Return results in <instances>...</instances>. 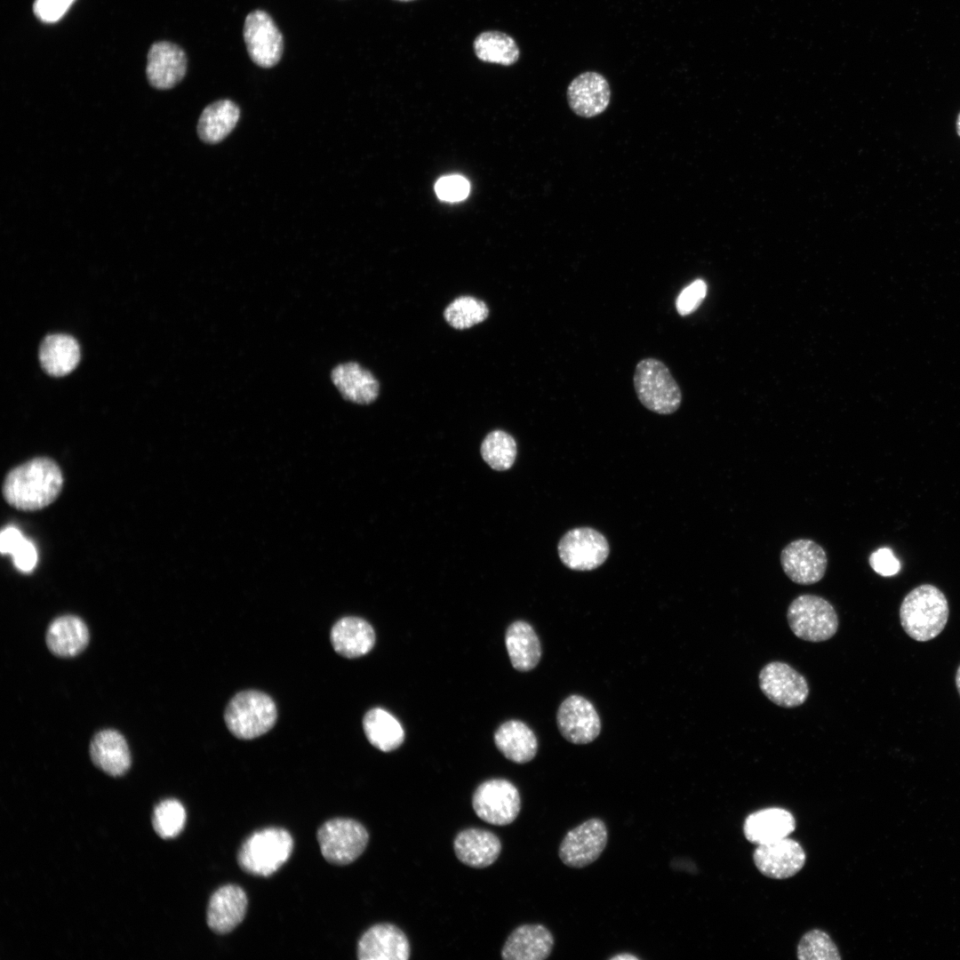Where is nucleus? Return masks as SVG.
Listing matches in <instances>:
<instances>
[{"mask_svg": "<svg viewBox=\"0 0 960 960\" xmlns=\"http://www.w3.org/2000/svg\"><path fill=\"white\" fill-rule=\"evenodd\" d=\"M757 869L773 879H786L797 874L804 866L806 855L802 845L788 836L758 844L753 852Z\"/></svg>", "mask_w": 960, "mask_h": 960, "instance_id": "nucleus-15", "label": "nucleus"}, {"mask_svg": "<svg viewBox=\"0 0 960 960\" xmlns=\"http://www.w3.org/2000/svg\"><path fill=\"white\" fill-rule=\"evenodd\" d=\"M244 39L250 58L258 66L271 68L280 60L284 50L283 36L266 12L256 10L246 16Z\"/></svg>", "mask_w": 960, "mask_h": 960, "instance_id": "nucleus-12", "label": "nucleus"}, {"mask_svg": "<svg viewBox=\"0 0 960 960\" xmlns=\"http://www.w3.org/2000/svg\"><path fill=\"white\" fill-rule=\"evenodd\" d=\"M11 556L14 565L23 572H30L36 565V548L27 538L22 540Z\"/></svg>", "mask_w": 960, "mask_h": 960, "instance_id": "nucleus-41", "label": "nucleus"}, {"mask_svg": "<svg viewBox=\"0 0 960 960\" xmlns=\"http://www.w3.org/2000/svg\"><path fill=\"white\" fill-rule=\"evenodd\" d=\"M607 842L608 829L604 821L591 818L565 834L559 845L558 855L567 867L581 868L600 857Z\"/></svg>", "mask_w": 960, "mask_h": 960, "instance_id": "nucleus-9", "label": "nucleus"}, {"mask_svg": "<svg viewBox=\"0 0 960 960\" xmlns=\"http://www.w3.org/2000/svg\"><path fill=\"white\" fill-rule=\"evenodd\" d=\"M484 460L495 470L510 468L516 460L517 448L514 437L503 430H493L482 442L480 448Z\"/></svg>", "mask_w": 960, "mask_h": 960, "instance_id": "nucleus-33", "label": "nucleus"}, {"mask_svg": "<svg viewBox=\"0 0 960 960\" xmlns=\"http://www.w3.org/2000/svg\"><path fill=\"white\" fill-rule=\"evenodd\" d=\"M247 904L246 893L240 886L225 884L220 887L209 900L208 926L219 934L230 932L243 921Z\"/></svg>", "mask_w": 960, "mask_h": 960, "instance_id": "nucleus-19", "label": "nucleus"}, {"mask_svg": "<svg viewBox=\"0 0 960 960\" xmlns=\"http://www.w3.org/2000/svg\"><path fill=\"white\" fill-rule=\"evenodd\" d=\"M317 841L322 855L328 862L347 865L365 850L369 834L357 820L337 818L325 821L319 828Z\"/></svg>", "mask_w": 960, "mask_h": 960, "instance_id": "nucleus-7", "label": "nucleus"}, {"mask_svg": "<svg viewBox=\"0 0 960 960\" xmlns=\"http://www.w3.org/2000/svg\"><path fill=\"white\" fill-rule=\"evenodd\" d=\"M331 643L334 651L348 659L368 653L375 644V632L372 625L358 617H344L332 628Z\"/></svg>", "mask_w": 960, "mask_h": 960, "instance_id": "nucleus-24", "label": "nucleus"}, {"mask_svg": "<svg viewBox=\"0 0 960 960\" xmlns=\"http://www.w3.org/2000/svg\"><path fill=\"white\" fill-rule=\"evenodd\" d=\"M474 50L481 60L506 66L516 62L520 53L515 40L498 31L480 34L474 42Z\"/></svg>", "mask_w": 960, "mask_h": 960, "instance_id": "nucleus-32", "label": "nucleus"}, {"mask_svg": "<svg viewBox=\"0 0 960 960\" xmlns=\"http://www.w3.org/2000/svg\"><path fill=\"white\" fill-rule=\"evenodd\" d=\"M758 684L768 700L786 708L803 705L810 692L806 678L783 661L765 664L759 672Z\"/></svg>", "mask_w": 960, "mask_h": 960, "instance_id": "nucleus-10", "label": "nucleus"}, {"mask_svg": "<svg viewBox=\"0 0 960 960\" xmlns=\"http://www.w3.org/2000/svg\"><path fill=\"white\" fill-rule=\"evenodd\" d=\"M185 822V808L176 799L164 800L154 810L152 825L156 833L164 839L177 836L184 828Z\"/></svg>", "mask_w": 960, "mask_h": 960, "instance_id": "nucleus-35", "label": "nucleus"}, {"mask_svg": "<svg viewBox=\"0 0 960 960\" xmlns=\"http://www.w3.org/2000/svg\"><path fill=\"white\" fill-rule=\"evenodd\" d=\"M90 756L99 769L114 777L122 776L131 767V753L125 738L114 729L98 732L90 744Z\"/></svg>", "mask_w": 960, "mask_h": 960, "instance_id": "nucleus-21", "label": "nucleus"}, {"mask_svg": "<svg viewBox=\"0 0 960 960\" xmlns=\"http://www.w3.org/2000/svg\"><path fill=\"white\" fill-rule=\"evenodd\" d=\"M24 539L25 537L21 532L16 527H5L0 535V550L2 554L12 555Z\"/></svg>", "mask_w": 960, "mask_h": 960, "instance_id": "nucleus-42", "label": "nucleus"}, {"mask_svg": "<svg viewBox=\"0 0 960 960\" xmlns=\"http://www.w3.org/2000/svg\"><path fill=\"white\" fill-rule=\"evenodd\" d=\"M332 380L341 396L359 404L372 403L379 395V382L367 369L355 362L337 365L332 372Z\"/></svg>", "mask_w": 960, "mask_h": 960, "instance_id": "nucleus-25", "label": "nucleus"}, {"mask_svg": "<svg viewBox=\"0 0 960 960\" xmlns=\"http://www.w3.org/2000/svg\"><path fill=\"white\" fill-rule=\"evenodd\" d=\"M75 0H36L34 12L44 22L58 21Z\"/></svg>", "mask_w": 960, "mask_h": 960, "instance_id": "nucleus-39", "label": "nucleus"}, {"mask_svg": "<svg viewBox=\"0 0 960 960\" xmlns=\"http://www.w3.org/2000/svg\"><path fill=\"white\" fill-rule=\"evenodd\" d=\"M277 709L268 694L255 690L236 693L228 703L224 720L229 732L241 740H252L276 724Z\"/></svg>", "mask_w": 960, "mask_h": 960, "instance_id": "nucleus-5", "label": "nucleus"}, {"mask_svg": "<svg viewBox=\"0 0 960 960\" xmlns=\"http://www.w3.org/2000/svg\"><path fill=\"white\" fill-rule=\"evenodd\" d=\"M556 723L561 735L573 744L590 743L601 732L597 711L580 695H570L560 704Z\"/></svg>", "mask_w": 960, "mask_h": 960, "instance_id": "nucleus-14", "label": "nucleus"}, {"mask_svg": "<svg viewBox=\"0 0 960 960\" xmlns=\"http://www.w3.org/2000/svg\"><path fill=\"white\" fill-rule=\"evenodd\" d=\"M39 359L47 373L63 376L76 367L80 360V348L76 340L69 335H48L41 344Z\"/></svg>", "mask_w": 960, "mask_h": 960, "instance_id": "nucleus-29", "label": "nucleus"}, {"mask_svg": "<svg viewBox=\"0 0 960 960\" xmlns=\"http://www.w3.org/2000/svg\"><path fill=\"white\" fill-rule=\"evenodd\" d=\"M800 960H840L838 948L829 935L813 929L803 935L797 946Z\"/></svg>", "mask_w": 960, "mask_h": 960, "instance_id": "nucleus-36", "label": "nucleus"}, {"mask_svg": "<svg viewBox=\"0 0 960 960\" xmlns=\"http://www.w3.org/2000/svg\"><path fill=\"white\" fill-rule=\"evenodd\" d=\"M488 315L487 305L483 300L471 296L455 299L444 311L446 322L459 330L467 329L483 322Z\"/></svg>", "mask_w": 960, "mask_h": 960, "instance_id": "nucleus-34", "label": "nucleus"}, {"mask_svg": "<svg viewBox=\"0 0 960 960\" xmlns=\"http://www.w3.org/2000/svg\"><path fill=\"white\" fill-rule=\"evenodd\" d=\"M553 947V934L546 926L523 924L509 934L501 956L505 960H544L550 956Z\"/></svg>", "mask_w": 960, "mask_h": 960, "instance_id": "nucleus-20", "label": "nucleus"}, {"mask_svg": "<svg viewBox=\"0 0 960 960\" xmlns=\"http://www.w3.org/2000/svg\"><path fill=\"white\" fill-rule=\"evenodd\" d=\"M780 565L787 577L799 585H812L822 580L828 566L825 549L811 539H797L780 552Z\"/></svg>", "mask_w": 960, "mask_h": 960, "instance_id": "nucleus-13", "label": "nucleus"}, {"mask_svg": "<svg viewBox=\"0 0 960 960\" xmlns=\"http://www.w3.org/2000/svg\"><path fill=\"white\" fill-rule=\"evenodd\" d=\"M292 848V837L284 828H262L245 839L238 852L237 861L246 873L268 876L287 861Z\"/></svg>", "mask_w": 960, "mask_h": 960, "instance_id": "nucleus-3", "label": "nucleus"}, {"mask_svg": "<svg viewBox=\"0 0 960 960\" xmlns=\"http://www.w3.org/2000/svg\"><path fill=\"white\" fill-rule=\"evenodd\" d=\"M796 828L793 814L783 808L770 807L750 813L743 824L748 841L756 845L788 836Z\"/></svg>", "mask_w": 960, "mask_h": 960, "instance_id": "nucleus-23", "label": "nucleus"}, {"mask_svg": "<svg viewBox=\"0 0 960 960\" xmlns=\"http://www.w3.org/2000/svg\"><path fill=\"white\" fill-rule=\"evenodd\" d=\"M633 383L636 396L648 410L658 414H672L682 404V391L667 365L647 357L635 369Z\"/></svg>", "mask_w": 960, "mask_h": 960, "instance_id": "nucleus-4", "label": "nucleus"}, {"mask_svg": "<svg viewBox=\"0 0 960 960\" xmlns=\"http://www.w3.org/2000/svg\"><path fill=\"white\" fill-rule=\"evenodd\" d=\"M707 291V284L702 279H696L684 288L676 300L677 313L685 316L694 312L704 300Z\"/></svg>", "mask_w": 960, "mask_h": 960, "instance_id": "nucleus-37", "label": "nucleus"}, {"mask_svg": "<svg viewBox=\"0 0 960 960\" xmlns=\"http://www.w3.org/2000/svg\"><path fill=\"white\" fill-rule=\"evenodd\" d=\"M397 1L408 2V1H412V0H397Z\"/></svg>", "mask_w": 960, "mask_h": 960, "instance_id": "nucleus-46", "label": "nucleus"}, {"mask_svg": "<svg viewBox=\"0 0 960 960\" xmlns=\"http://www.w3.org/2000/svg\"><path fill=\"white\" fill-rule=\"evenodd\" d=\"M453 849L457 858L472 868H486L499 857L501 843L492 832L482 828H466L455 836Z\"/></svg>", "mask_w": 960, "mask_h": 960, "instance_id": "nucleus-22", "label": "nucleus"}, {"mask_svg": "<svg viewBox=\"0 0 960 960\" xmlns=\"http://www.w3.org/2000/svg\"><path fill=\"white\" fill-rule=\"evenodd\" d=\"M505 643L512 666L518 671L533 669L541 657L540 639L532 627L516 620L507 629Z\"/></svg>", "mask_w": 960, "mask_h": 960, "instance_id": "nucleus-28", "label": "nucleus"}, {"mask_svg": "<svg viewBox=\"0 0 960 960\" xmlns=\"http://www.w3.org/2000/svg\"><path fill=\"white\" fill-rule=\"evenodd\" d=\"M557 550L561 561L569 569L590 571L604 563L610 548L602 533L589 527H580L562 537Z\"/></svg>", "mask_w": 960, "mask_h": 960, "instance_id": "nucleus-11", "label": "nucleus"}, {"mask_svg": "<svg viewBox=\"0 0 960 960\" xmlns=\"http://www.w3.org/2000/svg\"><path fill=\"white\" fill-rule=\"evenodd\" d=\"M868 563L876 573L884 577L895 575L900 570V561L888 548H881L874 551L868 558Z\"/></svg>", "mask_w": 960, "mask_h": 960, "instance_id": "nucleus-40", "label": "nucleus"}, {"mask_svg": "<svg viewBox=\"0 0 960 960\" xmlns=\"http://www.w3.org/2000/svg\"><path fill=\"white\" fill-rule=\"evenodd\" d=\"M787 620L793 634L807 642L820 643L832 638L839 626L832 604L812 594L797 596L787 610Z\"/></svg>", "mask_w": 960, "mask_h": 960, "instance_id": "nucleus-6", "label": "nucleus"}, {"mask_svg": "<svg viewBox=\"0 0 960 960\" xmlns=\"http://www.w3.org/2000/svg\"><path fill=\"white\" fill-rule=\"evenodd\" d=\"M63 484L59 466L51 459L39 457L12 469L3 484L5 500L13 508L33 511L55 500Z\"/></svg>", "mask_w": 960, "mask_h": 960, "instance_id": "nucleus-1", "label": "nucleus"}, {"mask_svg": "<svg viewBox=\"0 0 960 960\" xmlns=\"http://www.w3.org/2000/svg\"><path fill=\"white\" fill-rule=\"evenodd\" d=\"M360 960H407L411 948L404 932L392 924H377L367 929L357 942Z\"/></svg>", "mask_w": 960, "mask_h": 960, "instance_id": "nucleus-16", "label": "nucleus"}, {"mask_svg": "<svg viewBox=\"0 0 960 960\" xmlns=\"http://www.w3.org/2000/svg\"><path fill=\"white\" fill-rule=\"evenodd\" d=\"M437 196L446 202L464 200L469 194V182L462 176L450 175L437 180L435 186Z\"/></svg>", "mask_w": 960, "mask_h": 960, "instance_id": "nucleus-38", "label": "nucleus"}, {"mask_svg": "<svg viewBox=\"0 0 960 960\" xmlns=\"http://www.w3.org/2000/svg\"><path fill=\"white\" fill-rule=\"evenodd\" d=\"M89 638V629L84 621L70 614L54 619L45 636L48 649L54 655L63 658L73 657L83 652Z\"/></svg>", "mask_w": 960, "mask_h": 960, "instance_id": "nucleus-26", "label": "nucleus"}, {"mask_svg": "<svg viewBox=\"0 0 960 960\" xmlns=\"http://www.w3.org/2000/svg\"><path fill=\"white\" fill-rule=\"evenodd\" d=\"M472 806L482 820L492 825H508L520 812V794L509 780L491 779L476 788L472 797Z\"/></svg>", "mask_w": 960, "mask_h": 960, "instance_id": "nucleus-8", "label": "nucleus"}, {"mask_svg": "<svg viewBox=\"0 0 960 960\" xmlns=\"http://www.w3.org/2000/svg\"><path fill=\"white\" fill-rule=\"evenodd\" d=\"M610 959H612V960H637L639 958L636 956L632 955L630 953H621V954L615 955V956L610 957Z\"/></svg>", "mask_w": 960, "mask_h": 960, "instance_id": "nucleus-43", "label": "nucleus"}, {"mask_svg": "<svg viewBox=\"0 0 960 960\" xmlns=\"http://www.w3.org/2000/svg\"><path fill=\"white\" fill-rule=\"evenodd\" d=\"M494 742L506 758L516 764L530 762L538 751V740L534 732L518 720L503 723L494 733Z\"/></svg>", "mask_w": 960, "mask_h": 960, "instance_id": "nucleus-27", "label": "nucleus"}, {"mask_svg": "<svg viewBox=\"0 0 960 960\" xmlns=\"http://www.w3.org/2000/svg\"><path fill=\"white\" fill-rule=\"evenodd\" d=\"M956 131H957L958 135L960 136V113H959L957 120H956Z\"/></svg>", "mask_w": 960, "mask_h": 960, "instance_id": "nucleus-45", "label": "nucleus"}, {"mask_svg": "<svg viewBox=\"0 0 960 960\" xmlns=\"http://www.w3.org/2000/svg\"><path fill=\"white\" fill-rule=\"evenodd\" d=\"M363 728L368 741L383 752L398 748L404 740V731L399 721L380 708L366 712L363 718Z\"/></svg>", "mask_w": 960, "mask_h": 960, "instance_id": "nucleus-31", "label": "nucleus"}, {"mask_svg": "<svg viewBox=\"0 0 960 960\" xmlns=\"http://www.w3.org/2000/svg\"><path fill=\"white\" fill-rule=\"evenodd\" d=\"M949 615L943 592L932 584H922L910 590L900 607V620L908 636L926 642L944 629Z\"/></svg>", "mask_w": 960, "mask_h": 960, "instance_id": "nucleus-2", "label": "nucleus"}, {"mask_svg": "<svg viewBox=\"0 0 960 960\" xmlns=\"http://www.w3.org/2000/svg\"><path fill=\"white\" fill-rule=\"evenodd\" d=\"M955 681H956V686L957 692H958V693L960 695V666L958 667V668L956 670Z\"/></svg>", "mask_w": 960, "mask_h": 960, "instance_id": "nucleus-44", "label": "nucleus"}, {"mask_svg": "<svg viewBox=\"0 0 960 960\" xmlns=\"http://www.w3.org/2000/svg\"><path fill=\"white\" fill-rule=\"evenodd\" d=\"M186 70V54L180 46L169 42L152 44L146 69L152 86L159 90L170 89L182 80Z\"/></svg>", "mask_w": 960, "mask_h": 960, "instance_id": "nucleus-18", "label": "nucleus"}, {"mask_svg": "<svg viewBox=\"0 0 960 960\" xmlns=\"http://www.w3.org/2000/svg\"><path fill=\"white\" fill-rule=\"evenodd\" d=\"M611 100V89L600 73L586 71L572 80L567 87V101L577 116L589 118L603 113Z\"/></svg>", "mask_w": 960, "mask_h": 960, "instance_id": "nucleus-17", "label": "nucleus"}, {"mask_svg": "<svg viewBox=\"0 0 960 960\" xmlns=\"http://www.w3.org/2000/svg\"><path fill=\"white\" fill-rule=\"evenodd\" d=\"M240 117L239 107L230 100H220L208 105L202 112L197 124L200 139L206 143H218L235 128Z\"/></svg>", "mask_w": 960, "mask_h": 960, "instance_id": "nucleus-30", "label": "nucleus"}]
</instances>
